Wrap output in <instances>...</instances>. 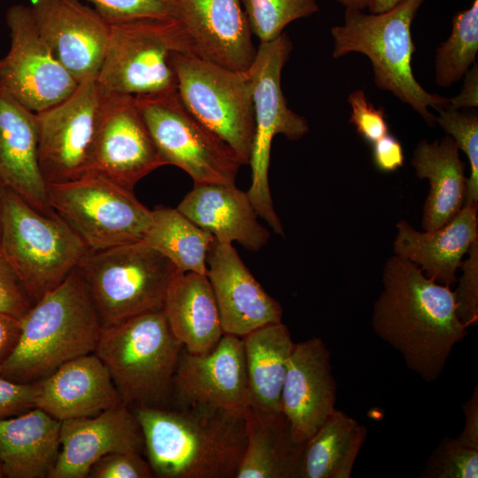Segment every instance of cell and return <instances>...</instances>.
Instances as JSON below:
<instances>
[{
  "instance_id": "ee69618b",
  "label": "cell",
  "mask_w": 478,
  "mask_h": 478,
  "mask_svg": "<svg viewBox=\"0 0 478 478\" xmlns=\"http://www.w3.org/2000/svg\"><path fill=\"white\" fill-rule=\"evenodd\" d=\"M465 413V426L457 437L462 444L478 450V389H474L471 397L462 405Z\"/></svg>"
},
{
  "instance_id": "7a4b0ae2",
  "label": "cell",
  "mask_w": 478,
  "mask_h": 478,
  "mask_svg": "<svg viewBox=\"0 0 478 478\" xmlns=\"http://www.w3.org/2000/svg\"><path fill=\"white\" fill-rule=\"evenodd\" d=\"M132 410L155 477L235 478L246 446V410L173 404Z\"/></svg>"
},
{
  "instance_id": "8d00e7d4",
  "label": "cell",
  "mask_w": 478,
  "mask_h": 478,
  "mask_svg": "<svg viewBox=\"0 0 478 478\" xmlns=\"http://www.w3.org/2000/svg\"><path fill=\"white\" fill-rule=\"evenodd\" d=\"M110 25L144 19H178L175 0H87Z\"/></svg>"
},
{
  "instance_id": "7dc6e473",
  "label": "cell",
  "mask_w": 478,
  "mask_h": 478,
  "mask_svg": "<svg viewBox=\"0 0 478 478\" xmlns=\"http://www.w3.org/2000/svg\"><path fill=\"white\" fill-rule=\"evenodd\" d=\"M405 0H372L368 10L370 13L387 12Z\"/></svg>"
},
{
  "instance_id": "4fadbf2b",
  "label": "cell",
  "mask_w": 478,
  "mask_h": 478,
  "mask_svg": "<svg viewBox=\"0 0 478 478\" xmlns=\"http://www.w3.org/2000/svg\"><path fill=\"white\" fill-rule=\"evenodd\" d=\"M162 166L135 97L99 91L85 174L96 173L133 190Z\"/></svg>"
},
{
  "instance_id": "2e32d148",
  "label": "cell",
  "mask_w": 478,
  "mask_h": 478,
  "mask_svg": "<svg viewBox=\"0 0 478 478\" xmlns=\"http://www.w3.org/2000/svg\"><path fill=\"white\" fill-rule=\"evenodd\" d=\"M171 404L245 411L250 406L243 339L224 334L205 354L184 347L173 377Z\"/></svg>"
},
{
  "instance_id": "bcb514c9",
  "label": "cell",
  "mask_w": 478,
  "mask_h": 478,
  "mask_svg": "<svg viewBox=\"0 0 478 478\" xmlns=\"http://www.w3.org/2000/svg\"><path fill=\"white\" fill-rule=\"evenodd\" d=\"M465 82L461 92L453 98L449 99V107L459 110L465 107H476L478 105V68L474 66L465 74Z\"/></svg>"
},
{
  "instance_id": "ac0fdd59",
  "label": "cell",
  "mask_w": 478,
  "mask_h": 478,
  "mask_svg": "<svg viewBox=\"0 0 478 478\" xmlns=\"http://www.w3.org/2000/svg\"><path fill=\"white\" fill-rule=\"evenodd\" d=\"M336 383L330 351L319 337L294 344L281 395L293 440L305 443L335 410Z\"/></svg>"
},
{
  "instance_id": "ffe728a7",
  "label": "cell",
  "mask_w": 478,
  "mask_h": 478,
  "mask_svg": "<svg viewBox=\"0 0 478 478\" xmlns=\"http://www.w3.org/2000/svg\"><path fill=\"white\" fill-rule=\"evenodd\" d=\"M114 451H144L138 420L123 403L94 416L61 421L60 451L50 478H87L96 460Z\"/></svg>"
},
{
  "instance_id": "44dd1931",
  "label": "cell",
  "mask_w": 478,
  "mask_h": 478,
  "mask_svg": "<svg viewBox=\"0 0 478 478\" xmlns=\"http://www.w3.org/2000/svg\"><path fill=\"white\" fill-rule=\"evenodd\" d=\"M196 56L245 73L257 48L241 0H175Z\"/></svg>"
},
{
  "instance_id": "7c38bea8",
  "label": "cell",
  "mask_w": 478,
  "mask_h": 478,
  "mask_svg": "<svg viewBox=\"0 0 478 478\" xmlns=\"http://www.w3.org/2000/svg\"><path fill=\"white\" fill-rule=\"evenodd\" d=\"M135 97L164 165L181 168L194 183L235 184L242 160L189 112L177 89Z\"/></svg>"
},
{
  "instance_id": "836d02e7",
  "label": "cell",
  "mask_w": 478,
  "mask_h": 478,
  "mask_svg": "<svg viewBox=\"0 0 478 478\" xmlns=\"http://www.w3.org/2000/svg\"><path fill=\"white\" fill-rule=\"evenodd\" d=\"M252 35L260 42L279 37L294 20L320 11L317 0H241Z\"/></svg>"
},
{
  "instance_id": "30bf717a",
  "label": "cell",
  "mask_w": 478,
  "mask_h": 478,
  "mask_svg": "<svg viewBox=\"0 0 478 478\" xmlns=\"http://www.w3.org/2000/svg\"><path fill=\"white\" fill-rule=\"evenodd\" d=\"M170 64L185 107L249 165L255 118L247 73L178 52L171 54Z\"/></svg>"
},
{
  "instance_id": "60d3db41",
  "label": "cell",
  "mask_w": 478,
  "mask_h": 478,
  "mask_svg": "<svg viewBox=\"0 0 478 478\" xmlns=\"http://www.w3.org/2000/svg\"><path fill=\"white\" fill-rule=\"evenodd\" d=\"M33 305L0 247V312L21 319Z\"/></svg>"
},
{
  "instance_id": "484cf974",
  "label": "cell",
  "mask_w": 478,
  "mask_h": 478,
  "mask_svg": "<svg viewBox=\"0 0 478 478\" xmlns=\"http://www.w3.org/2000/svg\"><path fill=\"white\" fill-rule=\"evenodd\" d=\"M61 421L34 407L0 419L4 477L50 478L60 451Z\"/></svg>"
},
{
  "instance_id": "3957f363",
  "label": "cell",
  "mask_w": 478,
  "mask_h": 478,
  "mask_svg": "<svg viewBox=\"0 0 478 478\" xmlns=\"http://www.w3.org/2000/svg\"><path fill=\"white\" fill-rule=\"evenodd\" d=\"M19 335L0 376L34 383L96 347L101 323L76 268L19 319Z\"/></svg>"
},
{
  "instance_id": "1f68e13d",
  "label": "cell",
  "mask_w": 478,
  "mask_h": 478,
  "mask_svg": "<svg viewBox=\"0 0 478 478\" xmlns=\"http://www.w3.org/2000/svg\"><path fill=\"white\" fill-rule=\"evenodd\" d=\"M214 236L177 208L156 206L143 241L167 258L181 273L206 275Z\"/></svg>"
},
{
  "instance_id": "52a82bcc",
  "label": "cell",
  "mask_w": 478,
  "mask_h": 478,
  "mask_svg": "<svg viewBox=\"0 0 478 478\" xmlns=\"http://www.w3.org/2000/svg\"><path fill=\"white\" fill-rule=\"evenodd\" d=\"M0 247L34 303L60 285L89 251L59 215L41 213L5 186Z\"/></svg>"
},
{
  "instance_id": "ba28073f",
  "label": "cell",
  "mask_w": 478,
  "mask_h": 478,
  "mask_svg": "<svg viewBox=\"0 0 478 478\" xmlns=\"http://www.w3.org/2000/svg\"><path fill=\"white\" fill-rule=\"evenodd\" d=\"M173 52L195 55L178 19H144L111 25L96 76L99 91L134 96L177 89Z\"/></svg>"
},
{
  "instance_id": "9a60e30c",
  "label": "cell",
  "mask_w": 478,
  "mask_h": 478,
  "mask_svg": "<svg viewBox=\"0 0 478 478\" xmlns=\"http://www.w3.org/2000/svg\"><path fill=\"white\" fill-rule=\"evenodd\" d=\"M98 100L96 76H89L69 97L35 112L38 163L46 184L68 181L85 174Z\"/></svg>"
},
{
  "instance_id": "5b68a950",
  "label": "cell",
  "mask_w": 478,
  "mask_h": 478,
  "mask_svg": "<svg viewBox=\"0 0 478 478\" xmlns=\"http://www.w3.org/2000/svg\"><path fill=\"white\" fill-rule=\"evenodd\" d=\"M181 343L162 309L102 327L94 353L130 409L171 404Z\"/></svg>"
},
{
  "instance_id": "9c48e42d",
  "label": "cell",
  "mask_w": 478,
  "mask_h": 478,
  "mask_svg": "<svg viewBox=\"0 0 478 478\" xmlns=\"http://www.w3.org/2000/svg\"><path fill=\"white\" fill-rule=\"evenodd\" d=\"M292 48L285 33L273 41L260 42L246 72L251 84L255 118L249 162L251 183L247 194L258 215L281 235L283 227L274 208L268 181L272 142L279 134L298 140L309 132L308 122L289 107L281 89V71Z\"/></svg>"
},
{
  "instance_id": "f907efd6",
  "label": "cell",
  "mask_w": 478,
  "mask_h": 478,
  "mask_svg": "<svg viewBox=\"0 0 478 478\" xmlns=\"http://www.w3.org/2000/svg\"><path fill=\"white\" fill-rule=\"evenodd\" d=\"M1 477H4V474H3V470H2V467H1V464H0V478Z\"/></svg>"
},
{
  "instance_id": "cb8c5ba5",
  "label": "cell",
  "mask_w": 478,
  "mask_h": 478,
  "mask_svg": "<svg viewBox=\"0 0 478 478\" xmlns=\"http://www.w3.org/2000/svg\"><path fill=\"white\" fill-rule=\"evenodd\" d=\"M177 209L220 243L235 242L257 251L270 237L259 223L247 191L235 184L194 183Z\"/></svg>"
},
{
  "instance_id": "f35d334b",
  "label": "cell",
  "mask_w": 478,
  "mask_h": 478,
  "mask_svg": "<svg viewBox=\"0 0 478 478\" xmlns=\"http://www.w3.org/2000/svg\"><path fill=\"white\" fill-rule=\"evenodd\" d=\"M468 254L460 266L463 274L454 291L458 316L466 328L478 320V241L470 247Z\"/></svg>"
},
{
  "instance_id": "603a6c76",
  "label": "cell",
  "mask_w": 478,
  "mask_h": 478,
  "mask_svg": "<svg viewBox=\"0 0 478 478\" xmlns=\"http://www.w3.org/2000/svg\"><path fill=\"white\" fill-rule=\"evenodd\" d=\"M0 181L41 213H55L38 163L36 113L1 85Z\"/></svg>"
},
{
  "instance_id": "5bb4252c",
  "label": "cell",
  "mask_w": 478,
  "mask_h": 478,
  "mask_svg": "<svg viewBox=\"0 0 478 478\" xmlns=\"http://www.w3.org/2000/svg\"><path fill=\"white\" fill-rule=\"evenodd\" d=\"M6 23L11 46L1 59L0 85L34 112L69 97L79 82L41 35L30 5H12L6 12Z\"/></svg>"
},
{
  "instance_id": "f6af8a7d",
  "label": "cell",
  "mask_w": 478,
  "mask_h": 478,
  "mask_svg": "<svg viewBox=\"0 0 478 478\" xmlns=\"http://www.w3.org/2000/svg\"><path fill=\"white\" fill-rule=\"evenodd\" d=\"M19 328V319L0 312V370L16 347Z\"/></svg>"
},
{
  "instance_id": "74e56055",
  "label": "cell",
  "mask_w": 478,
  "mask_h": 478,
  "mask_svg": "<svg viewBox=\"0 0 478 478\" xmlns=\"http://www.w3.org/2000/svg\"><path fill=\"white\" fill-rule=\"evenodd\" d=\"M143 454L135 451H114L96 460L87 478H151L152 469Z\"/></svg>"
},
{
  "instance_id": "c3c4849f",
  "label": "cell",
  "mask_w": 478,
  "mask_h": 478,
  "mask_svg": "<svg viewBox=\"0 0 478 478\" xmlns=\"http://www.w3.org/2000/svg\"><path fill=\"white\" fill-rule=\"evenodd\" d=\"M345 9L363 11L370 5L372 0H335Z\"/></svg>"
},
{
  "instance_id": "4316f807",
  "label": "cell",
  "mask_w": 478,
  "mask_h": 478,
  "mask_svg": "<svg viewBox=\"0 0 478 478\" xmlns=\"http://www.w3.org/2000/svg\"><path fill=\"white\" fill-rule=\"evenodd\" d=\"M162 310L173 334L190 353L211 351L224 335L206 275L180 273L167 289Z\"/></svg>"
},
{
  "instance_id": "681fc988",
  "label": "cell",
  "mask_w": 478,
  "mask_h": 478,
  "mask_svg": "<svg viewBox=\"0 0 478 478\" xmlns=\"http://www.w3.org/2000/svg\"><path fill=\"white\" fill-rule=\"evenodd\" d=\"M4 190V185L0 181V222H1V212H2V203H3Z\"/></svg>"
},
{
  "instance_id": "e575fe53",
  "label": "cell",
  "mask_w": 478,
  "mask_h": 478,
  "mask_svg": "<svg viewBox=\"0 0 478 478\" xmlns=\"http://www.w3.org/2000/svg\"><path fill=\"white\" fill-rule=\"evenodd\" d=\"M436 121L453 138L459 149L468 158L470 176L466 179L465 202L478 200V117L449 106L440 109Z\"/></svg>"
},
{
  "instance_id": "4dcf8cb0",
  "label": "cell",
  "mask_w": 478,
  "mask_h": 478,
  "mask_svg": "<svg viewBox=\"0 0 478 478\" xmlns=\"http://www.w3.org/2000/svg\"><path fill=\"white\" fill-rule=\"evenodd\" d=\"M366 428L335 409L305 442L299 478H349Z\"/></svg>"
},
{
  "instance_id": "8fae6325",
  "label": "cell",
  "mask_w": 478,
  "mask_h": 478,
  "mask_svg": "<svg viewBox=\"0 0 478 478\" xmlns=\"http://www.w3.org/2000/svg\"><path fill=\"white\" fill-rule=\"evenodd\" d=\"M50 208L80 236L89 251L143 241L151 210L130 190L96 174L47 184Z\"/></svg>"
},
{
  "instance_id": "7402d4cb",
  "label": "cell",
  "mask_w": 478,
  "mask_h": 478,
  "mask_svg": "<svg viewBox=\"0 0 478 478\" xmlns=\"http://www.w3.org/2000/svg\"><path fill=\"white\" fill-rule=\"evenodd\" d=\"M35 407L62 421L90 417L122 404L104 364L93 352L34 382Z\"/></svg>"
},
{
  "instance_id": "f1b7e54d",
  "label": "cell",
  "mask_w": 478,
  "mask_h": 478,
  "mask_svg": "<svg viewBox=\"0 0 478 478\" xmlns=\"http://www.w3.org/2000/svg\"><path fill=\"white\" fill-rule=\"evenodd\" d=\"M246 446L235 478H299L304 443L282 412L246 410Z\"/></svg>"
},
{
  "instance_id": "277c9868",
  "label": "cell",
  "mask_w": 478,
  "mask_h": 478,
  "mask_svg": "<svg viewBox=\"0 0 478 478\" xmlns=\"http://www.w3.org/2000/svg\"><path fill=\"white\" fill-rule=\"evenodd\" d=\"M423 1L405 0L381 13L345 9L343 24L331 29L332 55L335 58L351 52L366 55L371 60L376 86L393 93L434 125L436 118L428 108H446L449 99L425 90L412 68L416 47L411 27Z\"/></svg>"
},
{
  "instance_id": "ab89813d",
  "label": "cell",
  "mask_w": 478,
  "mask_h": 478,
  "mask_svg": "<svg viewBox=\"0 0 478 478\" xmlns=\"http://www.w3.org/2000/svg\"><path fill=\"white\" fill-rule=\"evenodd\" d=\"M351 107L349 121L356 127L357 133L367 143H374L389 134L384 108H375L369 102L361 89H357L348 96Z\"/></svg>"
},
{
  "instance_id": "7bdbcfd3",
  "label": "cell",
  "mask_w": 478,
  "mask_h": 478,
  "mask_svg": "<svg viewBox=\"0 0 478 478\" xmlns=\"http://www.w3.org/2000/svg\"><path fill=\"white\" fill-rule=\"evenodd\" d=\"M372 156L374 166L382 172H394L403 166L405 161L402 144L390 134L373 143Z\"/></svg>"
},
{
  "instance_id": "d590c367",
  "label": "cell",
  "mask_w": 478,
  "mask_h": 478,
  "mask_svg": "<svg viewBox=\"0 0 478 478\" xmlns=\"http://www.w3.org/2000/svg\"><path fill=\"white\" fill-rule=\"evenodd\" d=\"M420 476L477 478L478 450L462 444L457 438H443L431 454Z\"/></svg>"
},
{
  "instance_id": "e0dca14e",
  "label": "cell",
  "mask_w": 478,
  "mask_h": 478,
  "mask_svg": "<svg viewBox=\"0 0 478 478\" xmlns=\"http://www.w3.org/2000/svg\"><path fill=\"white\" fill-rule=\"evenodd\" d=\"M36 26L66 69L80 83L96 76L111 25L80 0H31Z\"/></svg>"
},
{
  "instance_id": "d6986e66",
  "label": "cell",
  "mask_w": 478,
  "mask_h": 478,
  "mask_svg": "<svg viewBox=\"0 0 478 478\" xmlns=\"http://www.w3.org/2000/svg\"><path fill=\"white\" fill-rule=\"evenodd\" d=\"M206 276L218 305L224 334L243 337L281 322L282 308L256 280L232 243L214 240Z\"/></svg>"
},
{
  "instance_id": "8992f818",
  "label": "cell",
  "mask_w": 478,
  "mask_h": 478,
  "mask_svg": "<svg viewBox=\"0 0 478 478\" xmlns=\"http://www.w3.org/2000/svg\"><path fill=\"white\" fill-rule=\"evenodd\" d=\"M76 270L102 327L162 309L170 284L181 273L143 240L89 251Z\"/></svg>"
},
{
  "instance_id": "d4e9b609",
  "label": "cell",
  "mask_w": 478,
  "mask_h": 478,
  "mask_svg": "<svg viewBox=\"0 0 478 478\" xmlns=\"http://www.w3.org/2000/svg\"><path fill=\"white\" fill-rule=\"evenodd\" d=\"M397 228L396 256L420 266L434 281L451 286L463 256L478 241L477 203H466L449 222L434 230L418 232L405 220Z\"/></svg>"
},
{
  "instance_id": "b9f144b4",
  "label": "cell",
  "mask_w": 478,
  "mask_h": 478,
  "mask_svg": "<svg viewBox=\"0 0 478 478\" xmlns=\"http://www.w3.org/2000/svg\"><path fill=\"white\" fill-rule=\"evenodd\" d=\"M34 383H19L0 376V419L34 408Z\"/></svg>"
},
{
  "instance_id": "816d5d0a",
  "label": "cell",
  "mask_w": 478,
  "mask_h": 478,
  "mask_svg": "<svg viewBox=\"0 0 478 478\" xmlns=\"http://www.w3.org/2000/svg\"><path fill=\"white\" fill-rule=\"evenodd\" d=\"M0 64H1V59H0Z\"/></svg>"
},
{
  "instance_id": "83f0119b",
  "label": "cell",
  "mask_w": 478,
  "mask_h": 478,
  "mask_svg": "<svg viewBox=\"0 0 478 478\" xmlns=\"http://www.w3.org/2000/svg\"><path fill=\"white\" fill-rule=\"evenodd\" d=\"M459 150L450 135L432 143L422 140L414 150L412 166L416 174L428 179L430 183L422 220L426 231L443 226L462 208L466 178Z\"/></svg>"
},
{
  "instance_id": "6da1fadb",
  "label": "cell",
  "mask_w": 478,
  "mask_h": 478,
  "mask_svg": "<svg viewBox=\"0 0 478 478\" xmlns=\"http://www.w3.org/2000/svg\"><path fill=\"white\" fill-rule=\"evenodd\" d=\"M382 284L372 316L375 334L402 355L409 369L428 382L436 381L454 345L468 334L454 291L397 256L386 262Z\"/></svg>"
},
{
  "instance_id": "f546056e",
  "label": "cell",
  "mask_w": 478,
  "mask_h": 478,
  "mask_svg": "<svg viewBox=\"0 0 478 478\" xmlns=\"http://www.w3.org/2000/svg\"><path fill=\"white\" fill-rule=\"evenodd\" d=\"M243 339L250 408L281 412V395L293 343L282 322L261 327Z\"/></svg>"
},
{
  "instance_id": "d6a6232c",
  "label": "cell",
  "mask_w": 478,
  "mask_h": 478,
  "mask_svg": "<svg viewBox=\"0 0 478 478\" xmlns=\"http://www.w3.org/2000/svg\"><path fill=\"white\" fill-rule=\"evenodd\" d=\"M478 51V0L452 18L450 37L436 49V82L450 87L474 64Z\"/></svg>"
}]
</instances>
